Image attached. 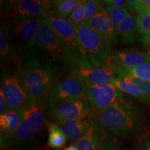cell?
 <instances>
[{"instance_id": "23", "label": "cell", "mask_w": 150, "mask_h": 150, "mask_svg": "<svg viewBox=\"0 0 150 150\" xmlns=\"http://www.w3.org/2000/svg\"><path fill=\"white\" fill-rule=\"evenodd\" d=\"M49 131L48 145L55 149H61L67 142V137L58 125L53 123L47 124Z\"/></svg>"}, {"instance_id": "29", "label": "cell", "mask_w": 150, "mask_h": 150, "mask_svg": "<svg viewBox=\"0 0 150 150\" xmlns=\"http://www.w3.org/2000/svg\"><path fill=\"white\" fill-rule=\"evenodd\" d=\"M117 76L122 79L126 81L135 84V85L138 86L144 93L146 94V95H150V81L141 80L140 79L135 77L134 76H131L130 74H121L117 75Z\"/></svg>"}, {"instance_id": "16", "label": "cell", "mask_w": 150, "mask_h": 150, "mask_svg": "<svg viewBox=\"0 0 150 150\" xmlns=\"http://www.w3.org/2000/svg\"><path fill=\"white\" fill-rule=\"evenodd\" d=\"M105 131L96 115H94L93 124L87 133L76 141L75 145L79 150H100Z\"/></svg>"}, {"instance_id": "31", "label": "cell", "mask_w": 150, "mask_h": 150, "mask_svg": "<svg viewBox=\"0 0 150 150\" xmlns=\"http://www.w3.org/2000/svg\"><path fill=\"white\" fill-rule=\"evenodd\" d=\"M100 150H120V146L117 139L109 133H105L102 142Z\"/></svg>"}, {"instance_id": "35", "label": "cell", "mask_w": 150, "mask_h": 150, "mask_svg": "<svg viewBox=\"0 0 150 150\" xmlns=\"http://www.w3.org/2000/svg\"><path fill=\"white\" fill-rule=\"evenodd\" d=\"M64 150H79V149H78V148L76 147V145H71L70 146H68V147H65Z\"/></svg>"}, {"instance_id": "17", "label": "cell", "mask_w": 150, "mask_h": 150, "mask_svg": "<svg viewBox=\"0 0 150 150\" xmlns=\"http://www.w3.org/2000/svg\"><path fill=\"white\" fill-rule=\"evenodd\" d=\"M94 114L90 117L71 121H58L57 125L67 138L77 141L85 135L93 124Z\"/></svg>"}, {"instance_id": "6", "label": "cell", "mask_w": 150, "mask_h": 150, "mask_svg": "<svg viewBox=\"0 0 150 150\" xmlns=\"http://www.w3.org/2000/svg\"><path fill=\"white\" fill-rule=\"evenodd\" d=\"M1 16L7 20V24H13L47 16L45 1L38 0H20L10 3L1 9Z\"/></svg>"}, {"instance_id": "3", "label": "cell", "mask_w": 150, "mask_h": 150, "mask_svg": "<svg viewBox=\"0 0 150 150\" xmlns=\"http://www.w3.org/2000/svg\"><path fill=\"white\" fill-rule=\"evenodd\" d=\"M47 18L52 29L61 38L64 45L65 51L64 66L70 70L79 66L86 68L93 67L83 45L78 38L74 28L66 20L58 18L54 15L49 14L47 16Z\"/></svg>"}, {"instance_id": "32", "label": "cell", "mask_w": 150, "mask_h": 150, "mask_svg": "<svg viewBox=\"0 0 150 150\" xmlns=\"http://www.w3.org/2000/svg\"><path fill=\"white\" fill-rule=\"evenodd\" d=\"M100 1L102 5L108 6L113 8H125L127 7V1L124 0H106Z\"/></svg>"}, {"instance_id": "5", "label": "cell", "mask_w": 150, "mask_h": 150, "mask_svg": "<svg viewBox=\"0 0 150 150\" xmlns=\"http://www.w3.org/2000/svg\"><path fill=\"white\" fill-rule=\"evenodd\" d=\"M75 30L93 67H101L110 63L112 52L106 38L86 24H81Z\"/></svg>"}, {"instance_id": "22", "label": "cell", "mask_w": 150, "mask_h": 150, "mask_svg": "<svg viewBox=\"0 0 150 150\" xmlns=\"http://www.w3.org/2000/svg\"><path fill=\"white\" fill-rule=\"evenodd\" d=\"M136 30V18L130 13L117 29L118 35H120L121 39L125 44H131L134 42Z\"/></svg>"}, {"instance_id": "21", "label": "cell", "mask_w": 150, "mask_h": 150, "mask_svg": "<svg viewBox=\"0 0 150 150\" xmlns=\"http://www.w3.org/2000/svg\"><path fill=\"white\" fill-rule=\"evenodd\" d=\"M110 83L113 84L115 87H117L123 93L128 94L135 98L138 99L142 102L150 104V95L144 93L142 90L135 84L126 81L117 76L114 77Z\"/></svg>"}, {"instance_id": "28", "label": "cell", "mask_w": 150, "mask_h": 150, "mask_svg": "<svg viewBox=\"0 0 150 150\" xmlns=\"http://www.w3.org/2000/svg\"><path fill=\"white\" fill-rule=\"evenodd\" d=\"M127 8L139 14L150 13V0H129Z\"/></svg>"}, {"instance_id": "14", "label": "cell", "mask_w": 150, "mask_h": 150, "mask_svg": "<svg viewBox=\"0 0 150 150\" xmlns=\"http://www.w3.org/2000/svg\"><path fill=\"white\" fill-rule=\"evenodd\" d=\"M110 63L118 69H128L150 63V52L138 50H117L112 52Z\"/></svg>"}, {"instance_id": "33", "label": "cell", "mask_w": 150, "mask_h": 150, "mask_svg": "<svg viewBox=\"0 0 150 150\" xmlns=\"http://www.w3.org/2000/svg\"><path fill=\"white\" fill-rule=\"evenodd\" d=\"M8 111H10V108H9L8 103L6 102L2 90L1 89L0 91V113L1 115H2Z\"/></svg>"}, {"instance_id": "27", "label": "cell", "mask_w": 150, "mask_h": 150, "mask_svg": "<svg viewBox=\"0 0 150 150\" xmlns=\"http://www.w3.org/2000/svg\"><path fill=\"white\" fill-rule=\"evenodd\" d=\"M103 5L100 1H93V0H88L84 1V11H85V18L83 24H88L90 20L96 15Z\"/></svg>"}, {"instance_id": "15", "label": "cell", "mask_w": 150, "mask_h": 150, "mask_svg": "<svg viewBox=\"0 0 150 150\" xmlns=\"http://www.w3.org/2000/svg\"><path fill=\"white\" fill-rule=\"evenodd\" d=\"M96 32L106 38L110 45H115L118 40L117 29L112 24L109 14L104 9V6L101 10L86 24Z\"/></svg>"}, {"instance_id": "34", "label": "cell", "mask_w": 150, "mask_h": 150, "mask_svg": "<svg viewBox=\"0 0 150 150\" xmlns=\"http://www.w3.org/2000/svg\"><path fill=\"white\" fill-rule=\"evenodd\" d=\"M142 42L146 47L150 50V33L147 35H144L142 38Z\"/></svg>"}, {"instance_id": "11", "label": "cell", "mask_w": 150, "mask_h": 150, "mask_svg": "<svg viewBox=\"0 0 150 150\" xmlns=\"http://www.w3.org/2000/svg\"><path fill=\"white\" fill-rule=\"evenodd\" d=\"M44 18L31 19L13 24L6 23L13 42L20 51L25 52V53L29 52Z\"/></svg>"}, {"instance_id": "26", "label": "cell", "mask_w": 150, "mask_h": 150, "mask_svg": "<svg viewBox=\"0 0 150 150\" xmlns=\"http://www.w3.org/2000/svg\"><path fill=\"white\" fill-rule=\"evenodd\" d=\"M85 18V11H84V1L79 5L70 16L67 18V22L75 29L83 24Z\"/></svg>"}, {"instance_id": "8", "label": "cell", "mask_w": 150, "mask_h": 150, "mask_svg": "<svg viewBox=\"0 0 150 150\" xmlns=\"http://www.w3.org/2000/svg\"><path fill=\"white\" fill-rule=\"evenodd\" d=\"M1 89L2 90L10 110L20 111L34 102L24 87L19 74L5 76Z\"/></svg>"}, {"instance_id": "20", "label": "cell", "mask_w": 150, "mask_h": 150, "mask_svg": "<svg viewBox=\"0 0 150 150\" xmlns=\"http://www.w3.org/2000/svg\"><path fill=\"white\" fill-rule=\"evenodd\" d=\"M16 52L14 43L11 38L8 25L4 23L0 28V57L1 62H5L15 59Z\"/></svg>"}, {"instance_id": "7", "label": "cell", "mask_w": 150, "mask_h": 150, "mask_svg": "<svg viewBox=\"0 0 150 150\" xmlns=\"http://www.w3.org/2000/svg\"><path fill=\"white\" fill-rule=\"evenodd\" d=\"M21 111V123L13 136L19 140H27L34 136L45 122V106L42 102H34Z\"/></svg>"}, {"instance_id": "19", "label": "cell", "mask_w": 150, "mask_h": 150, "mask_svg": "<svg viewBox=\"0 0 150 150\" xmlns=\"http://www.w3.org/2000/svg\"><path fill=\"white\" fill-rule=\"evenodd\" d=\"M22 120V111L10 110L4 114L0 115V128L1 141L8 139V137L13 136L20 127Z\"/></svg>"}, {"instance_id": "36", "label": "cell", "mask_w": 150, "mask_h": 150, "mask_svg": "<svg viewBox=\"0 0 150 150\" xmlns=\"http://www.w3.org/2000/svg\"><path fill=\"white\" fill-rule=\"evenodd\" d=\"M146 150H150V142H149V145H148V147H147V149H146Z\"/></svg>"}, {"instance_id": "18", "label": "cell", "mask_w": 150, "mask_h": 150, "mask_svg": "<svg viewBox=\"0 0 150 150\" xmlns=\"http://www.w3.org/2000/svg\"><path fill=\"white\" fill-rule=\"evenodd\" d=\"M47 15L52 14L58 18L65 19L68 18L72 11L83 1L80 0H57L45 1ZM67 20V19H66Z\"/></svg>"}, {"instance_id": "4", "label": "cell", "mask_w": 150, "mask_h": 150, "mask_svg": "<svg viewBox=\"0 0 150 150\" xmlns=\"http://www.w3.org/2000/svg\"><path fill=\"white\" fill-rule=\"evenodd\" d=\"M18 74L33 102H42L54 84V66L51 64L29 60Z\"/></svg>"}, {"instance_id": "9", "label": "cell", "mask_w": 150, "mask_h": 150, "mask_svg": "<svg viewBox=\"0 0 150 150\" xmlns=\"http://www.w3.org/2000/svg\"><path fill=\"white\" fill-rule=\"evenodd\" d=\"M85 91L91 108L98 111L111 106L124 96L123 92L110 83L91 84L86 86Z\"/></svg>"}, {"instance_id": "25", "label": "cell", "mask_w": 150, "mask_h": 150, "mask_svg": "<svg viewBox=\"0 0 150 150\" xmlns=\"http://www.w3.org/2000/svg\"><path fill=\"white\" fill-rule=\"evenodd\" d=\"M101 2V1H100ZM104 9L106 12L109 14L111 19L112 24L115 26L116 29L119 27L120 24L122 22L125 18L129 16V11L127 8H113L111 7L108 6L103 5Z\"/></svg>"}, {"instance_id": "24", "label": "cell", "mask_w": 150, "mask_h": 150, "mask_svg": "<svg viewBox=\"0 0 150 150\" xmlns=\"http://www.w3.org/2000/svg\"><path fill=\"white\" fill-rule=\"evenodd\" d=\"M116 75L130 74L143 81H150V63H146L128 69H118L115 67Z\"/></svg>"}, {"instance_id": "10", "label": "cell", "mask_w": 150, "mask_h": 150, "mask_svg": "<svg viewBox=\"0 0 150 150\" xmlns=\"http://www.w3.org/2000/svg\"><path fill=\"white\" fill-rule=\"evenodd\" d=\"M47 97L52 105L63 101L86 99L85 88L72 74L54 83Z\"/></svg>"}, {"instance_id": "30", "label": "cell", "mask_w": 150, "mask_h": 150, "mask_svg": "<svg viewBox=\"0 0 150 150\" xmlns=\"http://www.w3.org/2000/svg\"><path fill=\"white\" fill-rule=\"evenodd\" d=\"M136 22L137 29L140 33L144 35L150 33V13L138 14Z\"/></svg>"}, {"instance_id": "1", "label": "cell", "mask_w": 150, "mask_h": 150, "mask_svg": "<svg viewBox=\"0 0 150 150\" xmlns=\"http://www.w3.org/2000/svg\"><path fill=\"white\" fill-rule=\"evenodd\" d=\"M97 118L104 128L119 138L131 136L141 122V114L138 108L123 97L98 111Z\"/></svg>"}, {"instance_id": "13", "label": "cell", "mask_w": 150, "mask_h": 150, "mask_svg": "<svg viewBox=\"0 0 150 150\" xmlns=\"http://www.w3.org/2000/svg\"><path fill=\"white\" fill-rule=\"evenodd\" d=\"M71 70L72 74L78 78L84 88L91 84L111 83L117 76L115 66L111 63L101 67L86 68L79 66Z\"/></svg>"}, {"instance_id": "12", "label": "cell", "mask_w": 150, "mask_h": 150, "mask_svg": "<svg viewBox=\"0 0 150 150\" xmlns=\"http://www.w3.org/2000/svg\"><path fill=\"white\" fill-rule=\"evenodd\" d=\"M51 114L58 121H71L93 115L87 98L67 100L52 105Z\"/></svg>"}, {"instance_id": "2", "label": "cell", "mask_w": 150, "mask_h": 150, "mask_svg": "<svg viewBox=\"0 0 150 150\" xmlns=\"http://www.w3.org/2000/svg\"><path fill=\"white\" fill-rule=\"evenodd\" d=\"M29 52L31 61L51 65L61 61L65 65L64 45L47 16L42 20Z\"/></svg>"}]
</instances>
